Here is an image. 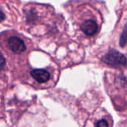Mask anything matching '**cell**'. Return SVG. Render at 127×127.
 Instances as JSON below:
<instances>
[{
  "label": "cell",
  "mask_w": 127,
  "mask_h": 127,
  "mask_svg": "<svg viewBox=\"0 0 127 127\" xmlns=\"http://www.w3.org/2000/svg\"><path fill=\"white\" fill-rule=\"evenodd\" d=\"M8 45L10 50L16 54L22 53L26 48L25 45L22 39L16 36L10 37L8 39Z\"/></svg>",
  "instance_id": "cell-3"
},
{
  "label": "cell",
  "mask_w": 127,
  "mask_h": 127,
  "mask_svg": "<svg viewBox=\"0 0 127 127\" xmlns=\"http://www.w3.org/2000/svg\"><path fill=\"white\" fill-rule=\"evenodd\" d=\"M82 31L87 36H92L98 31V24L94 19H87L81 25Z\"/></svg>",
  "instance_id": "cell-2"
},
{
  "label": "cell",
  "mask_w": 127,
  "mask_h": 127,
  "mask_svg": "<svg viewBox=\"0 0 127 127\" xmlns=\"http://www.w3.org/2000/svg\"><path fill=\"white\" fill-rule=\"evenodd\" d=\"M4 65H5V60L3 57V56L0 54V70L4 66Z\"/></svg>",
  "instance_id": "cell-6"
},
{
  "label": "cell",
  "mask_w": 127,
  "mask_h": 127,
  "mask_svg": "<svg viewBox=\"0 0 127 127\" xmlns=\"http://www.w3.org/2000/svg\"><path fill=\"white\" fill-rule=\"evenodd\" d=\"M4 14L0 10V21L4 20Z\"/></svg>",
  "instance_id": "cell-7"
},
{
  "label": "cell",
  "mask_w": 127,
  "mask_h": 127,
  "mask_svg": "<svg viewBox=\"0 0 127 127\" xmlns=\"http://www.w3.org/2000/svg\"><path fill=\"white\" fill-rule=\"evenodd\" d=\"M103 60L108 65L114 67H121L127 65L126 57L122 54L115 51H110L104 56Z\"/></svg>",
  "instance_id": "cell-1"
},
{
  "label": "cell",
  "mask_w": 127,
  "mask_h": 127,
  "mask_svg": "<svg viewBox=\"0 0 127 127\" xmlns=\"http://www.w3.org/2000/svg\"><path fill=\"white\" fill-rule=\"evenodd\" d=\"M95 125V127H106L109 126V123L105 119H101V120L98 121Z\"/></svg>",
  "instance_id": "cell-5"
},
{
  "label": "cell",
  "mask_w": 127,
  "mask_h": 127,
  "mask_svg": "<svg viewBox=\"0 0 127 127\" xmlns=\"http://www.w3.org/2000/svg\"><path fill=\"white\" fill-rule=\"evenodd\" d=\"M31 76L39 83H44L47 82L50 79V74L45 70L43 69H36L33 70L31 72Z\"/></svg>",
  "instance_id": "cell-4"
}]
</instances>
